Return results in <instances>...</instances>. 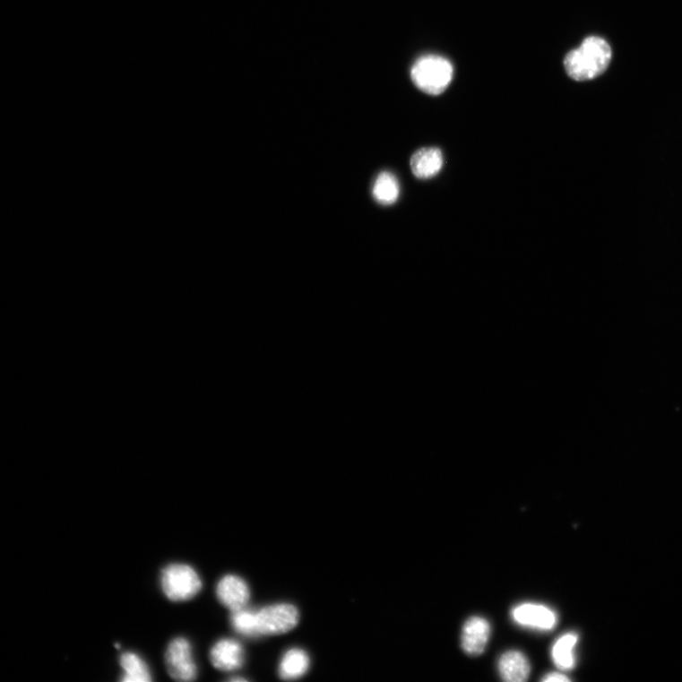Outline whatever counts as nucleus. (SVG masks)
Instances as JSON below:
<instances>
[{
    "instance_id": "39448f33",
    "label": "nucleus",
    "mask_w": 682,
    "mask_h": 682,
    "mask_svg": "<svg viewBox=\"0 0 682 682\" xmlns=\"http://www.w3.org/2000/svg\"><path fill=\"white\" fill-rule=\"evenodd\" d=\"M169 675L178 681L196 678L197 669L194 660L192 645L186 638H176L168 645L165 655Z\"/></svg>"
},
{
    "instance_id": "423d86ee",
    "label": "nucleus",
    "mask_w": 682,
    "mask_h": 682,
    "mask_svg": "<svg viewBox=\"0 0 682 682\" xmlns=\"http://www.w3.org/2000/svg\"><path fill=\"white\" fill-rule=\"evenodd\" d=\"M216 595L220 603L231 612L246 608L251 598L246 582L241 577L232 574L224 576L219 582Z\"/></svg>"
},
{
    "instance_id": "9d476101",
    "label": "nucleus",
    "mask_w": 682,
    "mask_h": 682,
    "mask_svg": "<svg viewBox=\"0 0 682 682\" xmlns=\"http://www.w3.org/2000/svg\"><path fill=\"white\" fill-rule=\"evenodd\" d=\"M443 166V153L436 147L421 148L410 159L411 171L419 179L435 177L440 173Z\"/></svg>"
},
{
    "instance_id": "f8f14e48",
    "label": "nucleus",
    "mask_w": 682,
    "mask_h": 682,
    "mask_svg": "<svg viewBox=\"0 0 682 682\" xmlns=\"http://www.w3.org/2000/svg\"><path fill=\"white\" fill-rule=\"evenodd\" d=\"M401 195V186L395 176L389 172L380 173L375 180L373 196L384 206L393 205Z\"/></svg>"
},
{
    "instance_id": "4468645a",
    "label": "nucleus",
    "mask_w": 682,
    "mask_h": 682,
    "mask_svg": "<svg viewBox=\"0 0 682 682\" xmlns=\"http://www.w3.org/2000/svg\"><path fill=\"white\" fill-rule=\"evenodd\" d=\"M578 641V635L571 632L560 637L554 644L552 656L557 667L562 670H571L574 668L575 660L574 648Z\"/></svg>"
},
{
    "instance_id": "0eeeda50",
    "label": "nucleus",
    "mask_w": 682,
    "mask_h": 682,
    "mask_svg": "<svg viewBox=\"0 0 682 682\" xmlns=\"http://www.w3.org/2000/svg\"><path fill=\"white\" fill-rule=\"evenodd\" d=\"M489 623L481 617H471L465 622L462 634V647L465 653L479 656L485 652L490 637Z\"/></svg>"
},
{
    "instance_id": "6e6552de",
    "label": "nucleus",
    "mask_w": 682,
    "mask_h": 682,
    "mask_svg": "<svg viewBox=\"0 0 682 682\" xmlns=\"http://www.w3.org/2000/svg\"><path fill=\"white\" fill-rule=\"evenodd\" d=\"M210 658L216 669L232 671L242 667L244 650L237 641L222 639L212 646Z\"/></svg>"
},
{
    "instance_id": "9b49d317",
    "label": "nucleus",
    "mask_w": 682,
    "mask_h": 682,
    "mask_svg": "<svg viewBox=\"0 0 682 682\" xmlns=\"http://www.w3.org/2000/svg\"><path fill=\"white\" fill-rule=\"evenodd\" d=\"M498 671L505 681L523 682L530 676L531 665L524 654L512 651L505 653L498 661Z\"/></svg>"
},
{
    "instance_id": "f03ea898",
    "label": "nucleus",
    "mask_w": 682,
    "mask_h": 682,
    "mask_svg": "<svg viewBox=\"0 0 682 682\" xmlns=\"http://www.w3.org/2000/svg\"><path fill=\"white\" fill-rule=\"evenodd\" d=\"M453 78V66L438 56H424L413 65L411 79L416 87L429 95L443 93Z\"/></svg>"
},
{
    "instance_id": "f257e3e1",
    "label": "nucleus",
    "mask_w": 682,
    "mask_h": 682,
    "mask_svg": "<svg viewBox=\"0 0 682 682\" xmlns=\"http://www.w3.org/2000/svg\"><path fill=\"white\" fill-rule=\"evenodd\" d=\"M611 56V48L606 40L591 37L565 56V69L575 81H589L607 71Z\"/></svg>"
},
{
    "instance_id": "1a4fd4ad",
    "label": "nucleus",
    "mask_w": 682,
    "mask_h": 682,
    "mask_svg": "<svg viewBox=\"0 0 682 682\" xmlns=\"http://www.w3.org/2000/svg\"><path fill=\"white\" fill-rule=\"evenodd\" d=\"M512 617L520 625L544 630L552 629L557 624L556 613L539 604H522L514 608Z\"/></svg>"
},
{
    "instance_id": "20e7f679",
    "label": "nucleus",
    "mask_w": 682,
    "mask_h": 682,
    "mask_svg": "<svg viewBox=\"0 0 682 682\" xmlns=\"http://www.w3.org/2000/svg\"><path fill=\"white\" fill-rule=\"evenodd\" d=\"M256 635H285L298 623L299 615L294 606L280 604L255 611Z\"/></svg>"
},
{
    "instance_id": "dca6fc26",
    "label": "nucleus",
    "mask_w": 682,
    "mask_h": 682,
    "mask_svg": "<svg viewBox=\"0 0 682 682\" xmlns=\"http://www.w3.org/2000/svg\"><path fill=\"white\" fill-rule=\"evenodd\" d=\"M230 622L238 634L246 637H257L255 611L246 608L232 611Z\"/></svg>"
},
{
    "instance_id": "f3484780",
    "label": "nucleus",
    "mask_w": 682,
    "mask_h": 682,
    "mask_svg": "<svg viewBox=\"0 0 682 682\" xmlns=\"http://www.w3.org/2000/svg\"><path fill=\"white\" fill-rule=\"evenodd\" d=\"M542 681L544 682H567L571 681V679L565 675L559 674V673H551L548 674L542 678Z\"/></svg>"
},
{
    "instance_id": "2eb2a0df",
    "label": "nucleus",
    "mask_w": 682,
    "mask_h": 682,
    "mask_svg": "<svg viewBox=\"0 0 682 682\" xmlns=\"http://www.w3.org/2000/svg\"><path fill=\"white\" fill-rule=\"evenodd\" d=\"M309 669V658L301 650L287 652L280 664V676L284 679H295L304 676Z\"/></svg>"
},
{
    "instance_id": "ddd939ff",
    "label": "nucleus",
    "mask_w": 682,
    "mask_h": 682,
    "mask_svg": "<svg viewBox=\"0 0 682 682\" xmlns=\"http://www.w3.org/2000/svg\"><path fill=\"white\" fill-rule=\"evenodd\" d=\"M121 667L123 669L124 682H148L152 680L151 672H150L145 661L135 653L127 652L121 657Z\"/></svg>"
},
{
    "instance_id": "7ed1b4c3",
    "label": "nucleus",
    "mask_w": 682,
    "mask_h": 682,
    "mask_svg": "<svg viewBox=\"0 0 682 682\" xmlns=\"http://www.w3.org/2000/svg\"><path fill=\"white\" fill-rule=\"evenodd\" d=\"M161 588L171 601L190 600L203 589V581L191 565L171 564L161 572Z\"/></svg>"
}]
</instances>
